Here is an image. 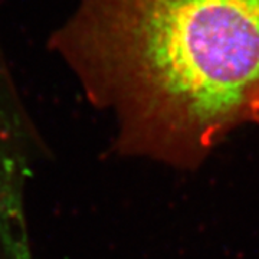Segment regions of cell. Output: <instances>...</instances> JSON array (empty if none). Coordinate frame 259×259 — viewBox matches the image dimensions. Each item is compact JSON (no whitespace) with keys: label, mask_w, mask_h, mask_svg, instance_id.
Masks as SVG:
<instances>
[{"label":"cell","mask_w":259,"mask_h":259,"mask_svg":"<svg viewBox=\"0 0 259 259\" xmlns=\"http://www.w3.org/2000/svg\"><path fill=\"white\" fill-rule=\"evenodd\" d=\"M47 47L128 156L193 166L259 121V0H74Z\"/></svg>","instance_id":"obj_1"}]
</instances>
